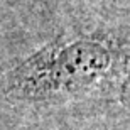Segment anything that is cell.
Listing matches in <instances>:
<instances>
[{
  "label": "cell",
  "instance_id": "obj_1",
  "mask_svg": "<svg viewBox=\"0 0 130 130\" xmlns=\"http://www.w3.org/2000/svg\"><path fill=\"white\" fill-rule=\"evenodd\" d=\"M120 58L105 42L68 39L22 63L9 76V95L29 101H61L86 95L110 81Z\"/></svg>",
  "mask_w": 130,
  "mask_h": 130
}]
</instances>
